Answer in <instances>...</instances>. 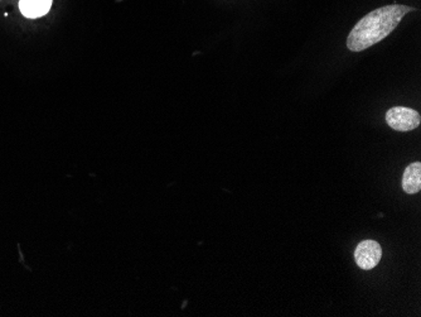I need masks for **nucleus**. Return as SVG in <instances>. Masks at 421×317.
<instances>
[{"label":"nucleus","mask_w":421,"mask_h":317,"mask_svg":"<svg viewBox=\"0 0 421 317\" xmlns=\"http://www.w3.org/2000/svg\"><path fill=\"white\" fill-rule=\"evenodd\" d=\"M414 11L412 6L391 4L370 11L349 32L347 48L362 52L376 45L396 29L408 13Z\"/></svg>","instance_id":"nucleus-1"},{"label":"nucleus","mask_w":421,"mask_h":317,"mask_svg":"<svg viewBox=\"0 0 421 317\" xmlns=\"http://www.w3.org/2000/svg\"><path fill=\"white\" fill-rule=\"evenodd\" d=\"M420 114L406 107H393L386 113V123L396 131H411L420 125Z\"/></svg>","instance_id":"nucleus-2"},{"label":"nucleus","mask_w":421,"mask_h":317,"mask_svg":"<svg viewBox=\"0 0 421 317\" xmlns=\"http://www.w3.org/2000/svg\"><path fill=\"white\" fill-rule=\"evenodd\" d=\"M382 258V248L375 240H363L354 250V261L361 269L371 271L380 263Z\"/></svg>","instance_id":"nucleus-3"},{"label":"nucleus","mask_w":421,"mask_h":317,"mask_svg":"<svg viewBox=\"0 0 421 317\" xmlns=\"http://www.w3.org/2000/svg\"><path fill=\"white\" fill-rule=\"evenodd\" d=\"M403 190L408 195H415L421 190V163L409 164L403 175Z\"/></svg>","instance_id":"nucleus-4"},{"label":"nucleus","mask_w":421,"mask_h":317,"mask_svg":"<svg viewBox=\"0 0 421 317\" xmlns=\"http://www.w3.org/2000/svg\"><path fill=\"white\" fill-rule=\"evenodd\" d=\"M52 6V0H21L19 9L27 18H40L47 14Z\"/></svg>","instance_id":"nucleus-5"}]
</instances>
